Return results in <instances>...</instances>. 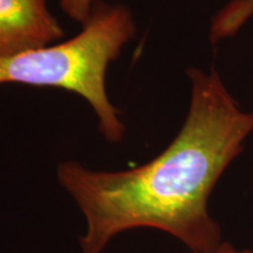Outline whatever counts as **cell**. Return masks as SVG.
Listing matches in <instances>:
<instances>
[{
    "mask_svg": "<svg viewBox=\"0 0 253 253\" xmlns=\"http://www.w3.org/2000/svg\"><path fill=\"white\" fill-rule=\"evenodd\" d=\"M186 74L188 114L171 143L150 162L123 171H94L74 161L59 166V183L87 218L84 253H100L114 236L134 227L166 231L194 253L221 246L208 199L253 131V112L240 108L214 68Z\"/></svg>",
    "mask_w": 253,
    "mask_h": 253,
    "instance_id": "1",
    "label": "cell"
},
{
    "mask_svg": "<svg viewBox=\"0 0 253 253\" xmlns=\"http://www.w3.org/2000/svg\"><path fill=\"white\" fill-rule=\"evenodd\" d=\"M135 34L134 17L126 6L96 2L90 18L72 39L0 55V84L52 87L75 93L94 110L103 137L116 143L125 137L126 125L107 94L106 75Z\"/></svg>",
    "mask_w": 253,
    "mask_h": 253,
    "instance_id": "2",
    "label": "cell"
},
{
    "mask_svg": "<svg viewBox=\"0 0 253 253\" xmlns=\"http://www.w3.org/2000/svg\"><path fill=\"white\" fill-rule=\"evenodd\" d=\"M63 36L46 0H0V55L52 45Z\"/></svg>",
    "mask_w": 253,
    "mask_h": 253,
    "instance_id": "3",
    "label": "cell"
},
{
    "mask_svg": "<svg viewBox=\"0 0 253 253\" xmlns=\"http://www.w3.org/2000/svg\"><path fill=\"white\" fill-rule=\"evenodd\" d=\"M253 17V0H230L212 17L209 38L212 43L236 36Z\"/></svg>",
    "mask_w": 253,
    "mask_h": 253,
    "instance_id": "4",
    "label": "cell"
},
{
    "mask_svg": "<svg viewBox=\"0 0 253 253\" xmlns=\"http://www.w3.org/2000/svg\"><path fill=\"white\" fill-rule=\"evenodd\" d=\"M96 0H59V5L72 20L84 25L93 13Z\"/></svg>",
    "mask_w": 253,
    "mask_h": 253,
    "instance_id": "5",
    "label": "cell"
},
{
    "mask_svg": "<svg viewBox=\"0 0 253 253\" xmlns=\"http://www.w3.org/2000/svg\"><path fill=\"white\" fill-rule=\"evenodd\" d=\"M212 253H253L251 251H239V250L233 249L232 246L227 245V244H221V246L217 251H214Z\"/></svg>",
    "mask_w": 253,
    "mask_h": 253,
    "instance_id": "6",
    "label": "cell"
}]
</instances>
